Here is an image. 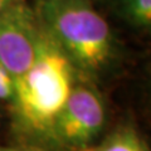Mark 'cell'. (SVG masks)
<instances>
[{"label":"cell","instance_id":"obj_1","mask_svg":"<svg viewBox=\"0 0 151 151\" xmlns=\"http://www.w3.org/2000/svg\"><path fill=\"white\" fill-rule=\"evenodd\" d=\"M74 68L43 29L37 58L27 72L14 79L12 106L23 132L50 139L57 117L73 88Z\"/></svg>","mask_w":151,"mask_h":151},{"label":"cell","instance_id":"obj_2","mask_svg":"<svg viewBox=\"0 0 151 151\" xmlns=\"http://www.w3.org/2000/svg\"><path fill=\"white\" fill-rule=\"evenodd\" d=\"M38 18L74 69L96 76L111 65L116 53L115 38L89 0H42Z\"/></svg>","mask_w":151,"mask_h":151},{"label":"cell","instance_id":"obj_5","mask_svg":"<svg viewBox=\"0 0 151 151\" xmlns=\"http://www.w3.org/2000/svg\"><path fill=\"white\" fill-rule=\"evenodd\" d=\"M91 151H150L141 136L131 127H120L111 132L100 145Z\"/></svg>","mask_w":151,"mask_h":151},{"label":"cell","instance_id":"obj_7","mask_svg":"<svg viewBox=\"0 0 151 151\" xmlns=\"http://www.w3.org/2000/svg\"><path fill=\"white\" fill-rule=\"evenodd\" d=\"M14 94V79L10 73L0 63V100L12 101Z\"/></svg>","mask_w":151,"mask_h":151},{"label":"cell","instance_id":"obj_9","mask_svg":"<svg viewBox=\"0 0 151 151\" xmlns=\"http://www.w3.org/2000/svg\"><path fill=\"white\" fill-rule=\"evenodd\" d=\"M17 0H0V14L4 13L6 9L12 5L13 3H15Z\"/></svg>","mask_w":151,"mask_h":151},{"label":"cell","instance_id":"obj_4","mask_svg":"<svg viewBox=\"0 0 151 151\" xmlns=\"http://www.w3.org/2000/svg\"><path fill=\"white\" fill-rule=\"evenodd\" d=\"M43 35L39 18L23 0L0 14V63L13 79L23 76L37 58Z\"/></svg>","mask_w":151,"mask_h":151},{"label":"cell","instance_id":"obj_8","mask_svg":"<svg viewBox=\"0 0 151 151\" xmlns=\"http://www.w3.org/2000/svg\"><path fill=\"white\" fill-rule=\"evenodd\" d=\"M0 151H45L33 146H6L0 145Z\"/></svg>","mask_w":151,"mask_h":151},{"label":"cell","instance_id":"obj_10","mask_svg":"<svg viewBox=\"0 0 151 151\" xmlns=\"http://www.w3.org/2000/svg\"><path fill=\"white\" fill-rule=\"evenodd\" d=\"M44 1H53V0H44Z\"/></svg>","mask_w":151,"mask_h":151},{"label":"cell","instance_id":"obj_6","mask_svg":"<svg viewBox=\"0 0 151 151\" xmlns=\"http://www.w3.org/2000/svg\"><path fill=\"white\" fill-rule=\"evenodd\" d=\"M117 9L130 25L151 32V0H117Z\"/></svg>","mask_w":151,"mask_h":151},{"label":"cell","instance_id":"obj_3","mask_svg":"<svg viewBox=\"0 0 151 151\" xmlns=\"http://www.w3.org/2000/svg\"><path fill=\"white\" fill-rule=\"evenodd\" d=\"M105 120V106L97 92L83 84L73 86L49 140L70 150L86 151L101 134Z\"/></svg>","mask_w":151,"mask_h":151}]
</instances>
